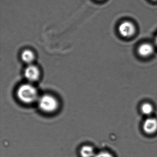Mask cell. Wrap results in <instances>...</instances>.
<instances>
[{"instance_id":"7c38bea8","label":"cell","mask_w":157,"mask_h":157,"mask_svg":"<svg viewBox=\"0 0 157 157\" xmlns=\"http://www.w3.org/2000/svg\"><path fill=\"white\" fill-rule=\"evenodd\" d=\"M152 1H157V0H151Z\"/></svg>"},{"instance_id":"7a4b0ae2","label":"cell","mask_w":157,"mask_h":157,"mask_svg":"<svg viewBox=\"0 0 157 157\" xmlns=\"http://www.w3.org/2000/svg\"><path fill=\"white\" fill-rule=\"evenodd\" d=\"M38 106L43 112L51 113L55 112L59 106L58 102L56 98L49 94H45L38 100Z\"/></svg>"},{"instance_id":"3957f363","label":"cell","mask_w":157,"mask_h":157,"mask_svg":"<svg viewBox=\"0 0 157 157\" xmlns=\"http://www.w3.org/2000/svg\"><path fill=\"white\" fill-rule=\"evenodd\" d=\"M118 31L123 37H131L136 33V27L130 22L124 21L120 24L118 26Z\"/></svg>"},{"instance_id":"9c48e42d","label":"cell","mask_w":157,"mask_h":157,"mask_svg":"<svg viewBox=\"0 0 157 157\" xmlns=\"http://www.w3.org/2000/svg\"><path fill=\"white\" fill-rule=\"evenodd\" d=\"M140 112L145 115H150L153 113L154 107L153 105L149 102L143 103L140 108Z\"/></svg>"},{"instance_id":"ba28073f","label":"cell","mask_w":157,"mask_h":157,"mask_svg":"<svg viewBox=\"0 0 157 157\" xmlns=\"http://www.w3.org/2000/svg\"><path fill=\"white\" fill-rule=\"evenodd\" d=\"M82 157H93L94 155V150L90 146H84L80 151Z\"/></svg>"},{"instance_id":"8992f818","label":"cell","mask_w":157,"mask_h":157,"mask_svg":"<svg viewBox=\"0 0 157 157\" xmlns=\"http://www.w3.org/2000/svg\"><path fill=\"white\" fill-rule=\"evenodd\" d=\"M154 48L153 46L148 43L141 44L138 48V53L140 56L144 57L150 56L153 54Z\"/></svg>"},{"instance_id":"6da1fadb","label":"cell","mask_w":157,"mask_h":157,"mask_svg":"<svg viewBox=\"0 0 157 157\" xmlns=\"http://www.w3.org/2000/svg\"><path fill=\"white\" fill-rule=\"evenodd\" d=\"M17 95L20 101L25 104L33 103L39 99L36 89L30 84L20 86L17 90Z\"/></svg>"},{"instance_id":"8fae6325","label":"cell","mask_w":157,"mask_h":157,"mask_svg":"<svg viewBox=\"0 0 157 157\" xmlns=\"http://www.w3.org/2000/svg\"><path fill=\"white\" fill-rule=\"evenodd\" d=\"M156 44L157 45V37H156Z\"/></svg>"},{"instance_id":"277c9868","label":"cell","mask_w":157,"mask_h":157,"mask_svg":"<svg viewBox=\"0 0 157 157\" xmlns=\"http://www.w3.org/2000/svg\"><path fill=\"white\" fill-rule=\"evenodd\" d=\"M143 131L147 135H153L157 132V119L154 117L147 118L142 125Z\"/></svg>"},{"instance_id":"52a82bcc","label":"cell","mask_w":157,"mask_h":157,"mask_svg":"<svg viewBox=\"0 0 157 157\" xmlns=\"http://www.w3.org/2000/svg\"><path fill=\"white\" fill-rule=\"evenodd\" d=\"M21 58L24 62L30 65L34 59V55L31 50L26 49L22 53Z\"/></svg>"},{"instance_id":"5b68a950","label":"cell","mask_w":157,"mask_h":157,"mask_svg":"<svg viewBox=\"0 0 157 157\" xmlns=\"http://www.w3.org/2000/svg\"><path fill=\"white\" fill-rule=\"evenodd\" d=\"M25 78L29 81L34 82L39 78L40 71L37 67L34 65L30 64L25 68L24 71Z\"/></svg>"},{"instance_id":"30bf717a","label":"cell","mask_w":157,"mask_h":157,"mask_svg":"<svg viewBox=\"0 0 157 157\" xmlns=\"http://www.w3.org/2000/svg\"><path fill=\"white\" fill-rule=\"evenodd\" d=\"M94 157H114L113 154L106 151H102L96 154Z\"/></svg>"}]
</instances>
